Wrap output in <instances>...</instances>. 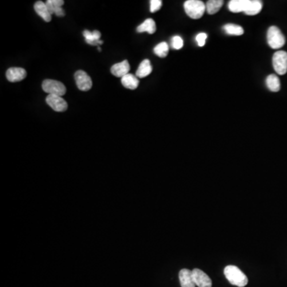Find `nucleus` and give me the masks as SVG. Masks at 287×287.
Masks as SVG:
<instances>
[{
    "label": "nucleus",
    "instance_id": "5701e85b",
    "mask_svg": "<svg viewBox=\"0 0 287 287\" xmlns=\"http://www.w3.org/2000/svg\"><path fill=\"white\" fill-rule=\"evenodd\" d=\"M168 50H170V46L166 42H162L158 46H156L154 48V53L160 58H166L168 56Z\"/></svg>",
    "mask_w": 287,
    "mask_h": 287
},
{
    "label": "nucleus",
    "instance_id": "6ab92c4d",
    "mask_svg": "<svg viewBox=\"0 0 287 287\" xmlns=\"http://www.w3.org/2000/svg\"><path fill=\"white\" fill-rule=\"evenodd\" d=\"M262 8V2L258 0H250L246 12H244L248 16H256L261 12Z\"/></svg>",
    "mask_w": 287,
    "mask_h": 287
},
{
    "label": "nucleus",
    "instance_id": "f3484780",
    "mask_svg": "<svg viewBox=\"0 0 287 287\" xmlns=\"http://www.w3.org/2000/svg\"><path fill=\"white\" fill-rule=\"evenodd\" d=\"M122 84L126 88L130 90H136L139 86L138 77L132 74H128L122 78Z\"/></svg>",
    "mask_w": 287,
    "mask_h": 287
},
{
    "label": "nucleus",
    "instance_id": "0eeeda50",
    "mask_svg": "<svg viewBox=\"0 0 287 287\" xmlns=\"http://www.w3.org/2000/svg\"><path fill=\"white\" fill-rule=\"evenodd\" d=\"M46 102L52 110L56 112H65L68 108V104L64 99L60 96L56 95H48L46 98Z\"/></svg>",
    "mask_w": 287,
    "mask_h": 287
},
{
    "label": "nucleus",
    "instance_id": "a878e982",
    "mask_svg": "<svg viewBox=\"0 0 287 287\" xmlns=\"http://www.w3.org/2000/svg\"><path fill=\"white\" fill-rule=\"evenodd\" d=\"M206 38H208V36H206L205 33H200L199 34H197L196 40L197 44H198L199 46L202 48V46L205 45Z\"/></svg>",
    "mask_w": 287,
    "mask_h": 287
},
{
    "label": "nucleus",
    "instance_id": "9b49d317",
    "mask_svg": "<svg viewBox=\"0 0 287 287\" xmlns=\"http://www.w3.org/2000/svg\"><path fill=\"white\" fill-rule=\"evenodd\" d=\"M130 70V65L127 60L116 63L111 67V73L118 78H123L128 74Z\"/></svg>",
    "mask_w": 287,
    "mask_h": 287
},
{
    "label": "nucleus",
    "instance_id": "4be33fe9",
    "mask_svg": "<svg viewBox=\"0 0 287 287\" xmlns=\"http://www.w3.org/2000/svg\"><path fill=\"white\" fill-rule=\"evenodd\" d=\"M224 30L226 34H230V36H242L244 33V29L242 26L236 25V24H226L224 26Z\"/></svg>",
    "mask_w": 287,
    "mask_h": 287
},
{
    "label": "nucleus",
    "instance_id": "412c9836",
    "mask_svg": "<svg viewBox=\"0 0 287 287\" xmlns=\"http://www.w3.org/2000/svg\"><path fill=\"white\" fill-rule=\"evenodd\" d=\"M222 4V0H209L206 4V10L209 14H216L220 10Z\"/></svg>",
    "mask_w": 287,
    "mask_h": 287
},
{
    "label": "nucleus",
    "instance_id": "dca6fc26",
    "mask_svg": "<svg viewBox=\"0 0 287 287\" xmlns=\"http://www.w3.org/2000/svg\"><path fill=\"white\" fill-rule=\"evenodd\" d=\"M152 67L151 62L148 59H146L142 62L138 67L136 76L139 78H143L148 76L152 73Z\"/></svg>",
    "mask_w": 287,
    "mask_h": 287
},
{
    "label": "nucleus",
    "instance_id": "4468645a",
    "mask_svg": "<svg viewBox=\"0 0 287 287\" xmlns=\"http://www.w3.org/2000/svg\"><path fill=\"white\" fill-rule=\"evenodd\" d=\"M83 36L85 37L86 42L90 45L98 46L103 44V41L100 40V33L98 30H94L91 32L86 30L83 32Z\"/></svg>",
    "mask_w": 287,
    "mask_h": 287
},
{
    "label": "nucleus",
    "instance_id": "393cba45",
    "mask_svg": "<svg viewBox=\"0 0 287 287\" xmlns=\"http://www.w3.org/2000/svg\"><path fill=\"white\" fill-rule=\"evenodd\" d=\"M162 0H151L150 1V12L152 13H155L162 8Z\"/></svg>",
    "mask_w": 287,
    "mask_h": 287
},
{
    "label": "nucleus",
    "instance_id": "9d476101",
    "mask_svg": "<svg viewBox=\"0 0 287 287\" xmlns=\"http://www.w3.org/2000/svg\"><path fill=\"white\" fill-rule=\"evenodd\" d=\"M46 4L50 14H56L58 17H63L65 16V12L62 9V6L64 5L63 0H48Z\"/></svg>",
    "mask_w": 287,
    "mask_h": 287
},
{
    "label": "nucleus",
    "instance_id": "39448f33",
    "mask_svg": "<svg viewBox=\"0 0 287 287\" xmlns=\"http://www.w3.org/2000/svg\"><path fill=\"white\" fill-rule=\"evenodd\" d=\"M273 66L276 73L284 75L287 72V52L278 50L273 56Z\"/></svg>",
    "mask_w": 287,
    "mask_h": 287
},
{
    "label": "nucleus",
    "instance_id": "f8f14e48",
    "mask_svg": "<svg viewBox=\"0 0 287 287\" xmlns=\"http://www.w3.org/2000/svg\"><path fill=\"white\" fill-rule=\"evenodd\" d=\"M34 10L38 16L41 17L46 22H50L52 21V14L49 12L48 6L46 2H42V1H38L34 4Z\"/></svg>",
    "mask_w": 287,
    "mask_h": 287
},
{
    "label": "nucleus",
    "instance_id": "7ed1b4c3",
    "mask_svg": "<svg viewBox=\"0 0 287 287\" xmlns=\"http://www.w3.org/2000/svg\"><path fill=\"white\" fill-rule=\"evenodd\" d=\"M268 42L272 49H280L285 45L286 38L280 28L273 26L268 29Z\"/></svg>",
    "mask_w": 287,
    "mask_h": 287
},
{
    "label": "nucleus",
    "instance_id": "bb28decb",
    "mask_svg": "<svg viewBox=\"0 0 287 287\" xmlns=\"http://www.w3.org/2000/svg\"><path fill=\"white\" fill-rule=\"evenodd\" d=\"M98 52H102V49H100V48H98Z\"/></svg>",
    "mask_w": 287,
    "mask_h": 287
},
{
    "label": "nucleus",
    "instance_id": "f03ea898",
    "mask_svg": "<svg viewBox=\"0 0 287 287\" xmlns=\"http://www.w3.org/2000/svg\"><path fill=\"white\" fill-rule=\"evenodd\" d=\"M184 6L186 14L193 20L200 18L206 10V4L200 0H188Z\"/></svg>",
    "mask_w": 287,
    "mask_h": 287
},
{
    "label": "nucleus",
    "instance_id": "aec40b11",
    "mask_svg": "<svg viewBox=\"0 0 287 287\" xmlns=\"http://www.w3.org/2000/svg\"><path fill=\"white\" fill-rule=\"evenodd\" d=\"M266 86L272 92H278L281 88V83H280V78L278 77L277 75L270 74L266 78Z\"/></svg>",
    "mask_w": 287,
    "mask_h": 287
},
{
    "label": "nucleus",
    "instance_id": "a211bd4d",
    "mask_svg": "<svg viewBox=\"0 0 287 287\" xmlns=\"http://www.w3.org/2000/svg\"><path fill=\"white\" fill-rule=\"evenodd\" d=\"M156 30V22L152 18H147L144 22H142L140 26L136 28V32L138 33H143V32H148V34L155 33Z\"/></svg>",
    "mask_w": 287,
    "mask_h": 287
},
{
    "label": "nucleus",
    "instance_id": "b1692460",
    "mask_svg": "<svg viewBox=\"0 0 287 287\" xmlns=\"http://www.w3.org/2000/svg\"><path fill=\"white\" fill-rule=\"evenodd\" d=\"M172 46L173 49L180 50L184 46V41L180 36H174L172 38Z\"/></svg>",
    "mask_w": 287,
    "mask_h": 287
},
{
    "label": "nucleus",
    "instance_id": "20e7f679",
    "mask_svg": "<svg viewBox=\"0 0 287 287\" xmlns=\"http://www.w3.org/2000/svg\"><path fill=\"white\" fill-rule=\"evenodd\" d=\"M42 90L48 92V95H56L62 96L66 92V88L61 82L56 81L53 79H46L42 82Z\"/></svg>",
    "mask_w": 287,
    "mask_h": 287
},
{
    "label": "nucleus",
    "instance_id": "1a4fd4ad",
    "mask_svg": "<svg viewBox=\"0 0 287 287\" xmlns=\"http://www.w3.org/2000/svg\"><path fill=\"white\" fill-rule=\"evenodd\" d=\"M6 77L10 82L22 81L26 78V71L20 67H12L6 71Z\"/></svg>",
    "mask_w": 287,
    "mask_h": 287
},
{
    "label": "nucleus",
    "instance_id": "2eb2a0df",
    "mask_svg": "<svg viewBox=\"0 0 287 287\" xmlns=\"http://www.w3.org/2000/svg\"><path fill=\"white\" fill-rule=\"evenodd\" d=\"M250 0H232L228 4L229 10L234 13L246 12Z\"/></svg>",
    "mask_w": 287,
    "mask_h": 287
},
{
    "label": "nucleus",
    "instance_id": "423d86ee",
    "mask_svg": "<svg viewBox=\"0 0 287 287\" xmlns=\"http://www.w3.org/2000/svg\"><path fill=\"white\" fill-rule=\"evenodd\" d=\"M74 78L76 85L80 90L88 91L92 88V79L85 71L78 70L75 73Z\"/></svg>",
    "mask_w": 287,
    "mask_h": 287
},
{
    "label": "nucleus",
    "instance_id": "f257e3e1",
    "mask_svg": "<svg viewBox=\"0 0 287 287\" xmlns=\"http://www.w3.org/2000/svg\"><path fill=\"white\" fill-rule=\"evenodd\" d=\"M224 276L226 280L232 285L238 287L246 286L248 284V278L244 272L236 266H228L224 269Z\"/></svg>",
    "mask_w": 287,
    "mask_h": 287
},
{
    "label": "nucleus",
    "instance_id": "6e6552de",
    "mask_svg": "<svg viewBox=\"0 0 287 287\" xmlns=\"http://www.w3.org/2000/svg\"><path fill=\"white\" fill-rule=\"evenodd\" d=\"M192 276L196 286L198 287H212V286L210 278L201 270H193Z\"/></svg>",
    "mask_w": 287,
    "mask_h": 287
},
{
    "label": "nucleus",
    "instance_id": "ddd939ff",
    "mask_svg": "<svg viewBox=\"0 0 287 287\" xmlns=\"http://www.w3.org/2000/svg\"><path fill=\"white\" fill-rule=\"evenodd\" d=\"M179 278L181 287L196 286L195 282L193 280L192 272L189 270H181L179 274Z\"/></svg>",
    "mask_w": 287,
    "mask_h": 287
}]
</instances>
